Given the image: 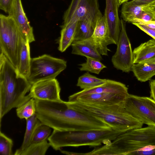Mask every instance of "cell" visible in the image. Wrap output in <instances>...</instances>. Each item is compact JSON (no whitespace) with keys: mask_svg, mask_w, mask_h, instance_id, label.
<instances>
[{"mask_svg":"<svg viewBox=\"0 0 155 155\" xmlns=\"http://www.w3.org/2000/svg\"><path fill=\"white\" fill-rule=\"evenodd\" d=\"M35 100L37 117L54 130L80 131L113 128L102 119L70 107L66 101Z\"/></svg>","mask_w":155,"mask_h":155,"instance_id":"6da1fadb","label":"cell"},{"mask_svg":"<svg viewBox=\"0 0 155 155\" xmlns=\"http://www.w3.org/2000/svg\"><path fill=\"white\" fill-rule=\"evenodd\" d=\"M32 85L19 74L16 68L2 52L0 54V121L12 109L17 108L32 97Z\"/></svg>","mask_w":155,"mask_h":155,"instance_id":"7a4b0ae2","label":"cell"},{"mask_svg":"<svg viewBox=\"0 0 155 155\" xmlns=\"http://www.w3.org/2000/svg\"><path fill=\"white\" fill-rule=\"evenodd\" d=\"M127 131L124 130L113 128L80 131L54 130L48 140L51 146L56 150L65 147H95L102 143H109Z\"/></svg>","mask_w":155,"mask_h":155,"instance_id":"3957f363","label":"cell"},{"mask_svg":"<svg viewBox=\"0 0 155 155\" xmlns=\"http://www.w3.org/2000/svg\"><path fill=\"white\" fill-rule=\"evenodd\" d=\"M70 107L85 114L104 120L113 128L127 131L142 127L143 124L126 110L124 103L101 105L78 101H66Z\"/></svg>","mask_w":155,"mask_h":155,"instance_id":"277c9868","label":"cell"},{"mask_svg":"<svg viewBox=\"0 0 155 155\" xmlns=\"http://www.w3.org/2000/svg\"><path fill=\"white\" fill-rule=\"evenodd\" d=\"M155 145V127L134 129L118 136L112 142L94 149L91 155H129L147 145Z\"/></svg>","mask_w":155,"mask_h":155,"instance_id":"5b68a950","label":"cell"},{"mask_svg":"<svg viewBox=\"0 0 155 155\" xmlns=\"http://www.w3.org/2000/svg\"><path fill=\"white\" fill-rule=\"evenodd\" d=\"M24 37L13 18L0 15V48L2 53L13 65L17 67L22 39Z\"/></svg>","mask_w":155,"mask_h":155,"instance_id":"8992f818","label":"cell"},{"mask_svg":"<svg viewBox=\"0 0 155 155\" xmlns=\"http://www.w3.org/2000/svg\"><path fill=\"white\" fill-rule=\"evenodd\" d=\"M67 67L64 59L44 54L31 59L27 80L32 85L38 82L55 79Z\"/></svg>","mask_w":155,"mask_h":155,"instance_id":"52a82bcc","label":"cell"},{"mask_svg":"<svg viewBox=\"0 0 155 155\" xmlns=\"http://www.w3.org/2000/svg\"><path fill=\"white\" fill-rule=\"evenodd\" d=\"M126 110L143 124L155 127V101L129 94L124 103Z\"/></svg>","mask_w":155,"mask_h":155,"instance_id":"ba28073f","label":"cell"},{"mask_svg":"<svg viewBox=\"0 0 155 155\" xmlns=\"http://www.w3.org/2000/svg\"><path fill=\"white\" fill-rule=\"evenodd\" d=\"M101 12L98 0H72L64 14L63 25L89 18L95 26L97 18Z\"/></svg>","mask_w":155,"mask_h":155,"instance_id":"9c48e42d","label":"cell"},{"mask_svg":"<svg viewBox=\"0 0 155 155\" xmlns=\"http://www.w3.org/2000/svg\"><path fill=\"white\" fill-rule=\"evenodd\" d=\"M121 30L117 48L111 61L116 69L127 73L131 71L133 64V53L127 35L124 21L121 19Z\"/></svg>","mask_w":155,"mask_h":155,"instance_id":"30bf717a","label":"cell"},{"mask_svg":"<svg viewBox=\"0 0 155 155\" xmlns=\"http://www.w3.org/2000/svg\"><path fill=\"white\" fill-rule=\"evenodd\" d=\"M61 88L55 79L41 81L31 86L29 94L35 99L52 101H59Z\"/></svg>","mask_w":155,"mask_h":155,"instance_id":"8fae6325","label":"cell"},{"mask_svg":"<svg viewBox=\"0 0 155 155\" xmlns=\"http://www.w3.org/2000/svg\"><path fill=\"white\" fill-rule=\"evenodd\" d=\"M91 38L98 51L101 55H108V51H110L108 48V45L111 44L116 45L110 35L105 16L101 12L97 18Z\"/></svg>","mask_w":155,"mask_h":155,"instance_id":"7c38bea8","label":"cell"},{"mask_svg":"<svg viewBox=\"0 0 155 155\" xmlns=\"http://www.w3.org/2000/svg\"><path fill=\"white\" fill-rule=\"evenodd\" d=\"M8 14L15 21L25 38L30 43L34 41L33 28L24 11L21 0H12Z\"/></svg>","mask_w":155,"mask_h":155,"instance_id":"4fadbf2b","label":"cell"},{"mask_svg":"<svg viewBox=\"0 0 155 155\" xmlns=\"http://www.w3.org/2000/svg\"><path fill=\"white\" fill-rule=\"evenodd\" d=\"M112 93L128 95V88L126 85L118 81L107 79L104 84L90 89L83 90L68 97V101L72 102L81 96L95 93Z\"/></svg>","mask_w":155,"mask_h":155,"instance_id":"5bb4252c","label":"cell"},{"mask_svg":"<svg viewBox=\"0 0 155 155\" xmlns=\"http://www.w3.org/2000/svg\"><path fill=\"white\" fill-rule=\"evenodd\" d=\"M119 6L118 0H106L104 15L110 35L116 45L118 42L121 30V21L118 14Z\"/></svg>","mask_w":155,"mask_h":155,"instance_id":"9a60e30c","label":"cell"},{"mask_svg":"<svg viewBox=\"0 0 155 155\" xmlns=\"http://www.w3.org/2000/svg\"><path fill=\"white\" fill-rule=\"evenodd\" d=\"M128 95L112 93L92 94L80 97L73 102L101 105H112L124 102Z\"/></svg>","mask_w":155,"mask_h":155,"instance_id":"2e32d148","label":"cell"},{"mask_svg":"<svg viewBox=\"0 0 155 155\" xmlns=\"http://www.w3.org/2000/svg\"><path fill=\"white\" fill-rule=\"evenodd\" d=\"M71 46L72 54L91 58L100 61L103 60L91 37L83 40L74 41Z\"/></svg>","mask_w":155,"mask_h":155,"instance_id":"e0dca14e","label":"cell"},{"mask_svg":"<svg viewBox=\"0 0 155 155\" xmlns=\"http://www.w3.org/2000/svg\"><path fill=\"white\" fill-rule=\"evenodd\" d=\"M133 64L143 63L155 58V40L150 39L141 44L133 51Z\"/></svg>","mask_w":155,"mask_h":155,"instance_id":"ac0fdd59","label":"cell"},{"mask_svg":"<svg viewBox=\"0 0 155 155\" xmlns=\"http://www.w3.org/2000/svg\"><path fill=\"white\" fill-rule=\"evenodd\" d=\"M29 42L23 37L18 64L16 68L18 73L27 79L30 73V62Z\"/></svg>","mask_w":155,"mask_h":155,"instance_id":"d6986e66","label":"cell"},{"mask_svg":"<svg viewBox=\"0 0 155 155\" xmlns=\"http://www.w3.org/2000/svg\"><path fill=\"white\" fill-rule=\"evenodd\" d=\"M155 8L154 6L137 5L132 1H127L122 4L121 10V17L124 21L131 23L143 12L150 11Z\"/></svg>","mask_w":155,"mask_h":155,"instance_id":"ffe728a7","label":"cell"},{"mask_svg":"<svg viewBox=\"0 0 155 155\" xmlns=\"http://www.w3.org/2000/svg\"><path fill=\"white\" fill-rule=\"evenodd\" d=\"M77 24L78 21L62 26L58 47L61 52L65 51L74 41Z\"/></svg>","mask_w":155,"mask_h":155,"instance_id":"44dd1931","label":"cell"},{"mask_svg":"<svg viewBox=\"0 0 155 155\" xmlns=\"http://www.w3.org/2000/svg\"><path fill=\"white\" fill-rule=\"evenodd\" d=\"M131 71L138 81L145 82L150 80L155 75V64L146 63L134 64Z\"/></svg>","mask_w":155,"mask_h":155,"instance_id":"7402d4cb","label":"cell"},{"mask_svg":"<svg viewBox=\"0 0 155 155\" xmlns=\"http://www.w3.org/2000/svg\"><path fill=\"white\" fill-rule=\"evenodd\" d=\"M26 120V129L23 143L20 148L16 150L14 155H20L22 151L31 144L32 137L35 129L38 125L42 124L38 119L36 114Z\"/></svg>","mask_w":155,"mask_h":155,"instance_id":"603a6c76","label":"cell"},{"mask_svg":"<svg viewBox=\"0 0 155 155\" xmlns=\"http://www.w3.org/2000/svg\"><path fill=\"white\" fill-rule=\"evenodd\" d=\"M94 28L95 25L90 19L78 21L74 41L91 38L93 34Z\"/></svg>","mask_w":155,"mask_h":155,"instance_id":"cb8c5ba5","label":"cell"},{"mask_svg":"<svg viewBox=\"0 0 155 155\" xmlns=\"http://www.w3.org/2000/svg\"><path fill=\"white\" fill-rule=\"evenodd\" d=\"M107 80L98 78L87 72L78 78L77 86L83 90L88 89L104 83Z\"/></svg>","mask_w":155,"mask_h":155,"instance_id":"d4e9b609","label":"cell"},{"mask_svg":"<svg viewBox=\"0 0 155 155\" xmlns=\"http://www.w3.org/2000/svg\"><path fill=\"white\" fill-rule=\"evenodd\" d=\"M36 105L35 99L32 98L17 108L16 113L18 117L26 120L36 114Z\"/></svg>","mask_w":155,"mask_h":155,"instance_id":"484cf974","label":"cell"},{"mask_svg":"<svg viewBox=\"0 0 155 155\" xmlns=\"http://www.w3.org/2000/svg\"><path fill=\"white\" fill-rule=\"evenodd\" d=\"M51 146L47 140L31 144L21 153L20 155H45Z\"/></svg>","mask_w":155,"mask_h":155,"instance_id":"4316f807","label":"cell"},{"mask_svg":"<svg viewBox=\"0 0 155 155\" xmlns=\"http://www.w3.org/2000/svg\"><path fill=\"white\" fill-rule=\"evenodd\" d=\"M86 62L79 64L81 71H85L97 74H99L103 69L106 67L100 61L89 57H87Z\"/></svg>","mask_w":155,"mask_h":155,"instance_id":"83f0119b","label":"cell"},{"mask_svg":"<svg viewBox=\"0 0 155 155\" xmlns=\"http://www.w3.org/2000/svg\"><path fill=\"white\" fill-rule=\"evenodd\" d=\"M51 127L42 124L35 129L32 136L31 143H37L47 140L50 136L51 132Z\"/></svg>","mask_w":155,"mask_h":155,"instance_id":"f1b7e54d","label":"cell"},{"mask_svg":"<svg viewBox=\"0 0 155 155\" xmlns=\"http://www.w3.org/2000/svg\"><path fill=\"white\" fill-rule=\"evenodd\" d=\"M13 140L0 132V154L1 155H12Z\"/></svg>","mask_w":155,"mask_h":155,"instance_id":"f546056e","label":"cell"},{"mask_svg":"<svg viewBox=\"0 0 155 155\" xmlns=\"http://www.w3.org/2000/svg\"><path fill=\"white\" fill-rule=\"evenodd\" d=\"M132 24L155 40V28H150L145 25L138 23H133Z\"/></svg>","mask_w":155,"mask_h":155,"instance_id":"4dcf8cb0","label":"cell"},{"mask_svg":"<svg viewBox=\"0 0 155 155\" xmlns=\"http://www.w3.org/2000/svg\"><path fill=\"white\" fill-rule=\"evenodd\" d=\"M135 4L141 6H155V0H132Z\"/></svg>","mask_w":155,"mask_h":155,"instance_id":"1f68e13d","label":"cell"},{"mask_svg":"<svg viewBox=\"0 0 155 155\" xmlns=\"http://www.w3.org/2000/svg\"><path fill=\"white\" fill-rule=\"evenodd\" d=\"M12 0H0V8L8 13Z\"/></svg>","mask_w":155,"mask_h":155,"instance_id":"d6a6232c","label":"cell"},{"mask_svg":"<svg viewBox=\"0 0 155 155\" xmlns=\"http://www.w3.org/2000/svg\"><path fill=\"white\" fill-rule=\"evenodd\" d=\"M155 155V149L148 151H135L129 155Z\"/></svg>","mask_w":155,"mask_h":155,"instance_id":"836d02e7","label":"cell"},{"mask_svg":"<svg viewBox=\"0 0 155 155\" xmlns=\"http://www.w3.org/2000/svg\"><path fill=\"white\" fill-rule=\"evenodd\" d=\"M150 97L155 101V80H152L150 82Z\"/></svg>","mask_w":155,"mask_h":155,"instance_id":"e575fe53","label":"cell"},{"mask_svg":"<svg viewBox=\"0 0 155 155\" xmlns=\"http://www.w3.org/2000/svg\"><path fill=\"white\" fill-rule=\"evenodd\" d=\"M143 63H146L149 64H155V58L147 61Z\"/></svg>","mask_w":155,"mask_h":155,"instance_id":"d590c367","label":"cell"},{"mask_svg":"<svg viewBox=\"0 0 155 155\" xmlns=\"http://www.w3.org/2000/svg\"><path fill=\"white\" fill-rule=\"evenodd\" d=\"M129 0H118L119 5H121L123 3L128 1Z\"/></svg>","mask_w":155,"mask_h":155,"instance_id":"8d00e7d4","label":"cell"}]
</instances>
